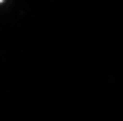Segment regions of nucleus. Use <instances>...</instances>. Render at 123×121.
<instances>
[{"mask_svg":"<svg viewBox=\"0 0 123 121\" xmlns=\"http://www.w3.org/2000/svg\"><path fill=\"white\" fill-rule=\"evenodd\" d=\"M0 2H2V0H0Z\"/></svg>","mask_w":123,"mask_h":121,"instance_id":"1","label":"nucleus"}]
</instances>
